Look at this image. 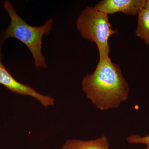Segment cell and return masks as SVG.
<instances>
[{
	"instance_id": "cell-6",
	"label": "cell",
	"mask_w": 149,
	"mask_h": 149,
	"mask_svg": "<svg viewBox=\"0 0 149 149\" xmlns=\"http://www.w3.org/2000/svg\"><path fill=\"white\" fill-rule=\"evenodd\" d=\"M107 137L102 136L95 140L83 141L68 139L63 145L62 149H109Z\"/></svg>"
},
{
	"instance_id": "cell-7",
	"label": "cell",
	"mask_w": 149,
	"mask_h": 149,
	"mask_svg": "<svg viewBox=\"0 0 149 149\" xmlns=\"http://www.w3.org/2000/svg\"><path fill=\"white\" fill-rule=\"evenodd\" d=\"M138 15L136 36L149 45V10L144 8L139 12Z\"/></svg>"
},
{
	"instance_id": "cell-4",
	"label": "cell",
	"mask_w": 149,
	"mask_h": 149,
	"mask_svg": "<svg viewBox=\"0 0 149 149\" xmlns=\"http://www.w3.org/2000/svg\"><path fill=\"white\" fill-rule=\"evenodd\" d=\"M0 42V84L13 93L32 97L38 100L43 106H52L54 104L55 99L49 95H45L28 85L17 81L3 64L2 46Z\"/></svg>"
},
{
	"instance_id": "cell-2",
	"label": "cell",
	"mask_w": 149,
	"mask_h": 149,
	"mask_svg": "<svg viewBox=\"0 0 149 149\" xmlns=\"http://www.w3.org/2000/svg\"><path fill=\"white\" fill-rule=\"evenodd\" d=\"M3 7L9 15L10 22L1 35V42L10 38L19 40L31 52L36 68H47L45 58L42 53V42L44 36L50 33L53 24V19H49L41 26H33L27 24L18 15L9 1H5Z\"/></svg>"
},
{
	"instance_id": "cell-8",
	"label": "cell",
	"mask_w": 149,
	"mask_h": 149,
	"mask_svg": "<svg viewBox=\"0 0 149 149\" xmlns=\"http://www.w3.org/2000/svg\"><path fill=\"white\" fill-rule=\"evenodd\" d=\"M127 142L132 144H143L146 146L145 149H149V135L141 136L139 134H133L128 136Z\"/></svg>"
},
{
	"instance_id": "cell-3",
	"label": "cell",
	"mask_w": 149,
	"mask_h": 149,
	"mask_svg": "<svg viewBox=\"0 0 149 149\" xmlns=\"http://www.w3.org/2000/svg\"><path fill=\"white\" fill-rule=\"evenodd\" d=\"M76 26L83 38L96 44L99 61L109 57L111 48L109 40L111 36L118 32L112 28L109 15L94 6H89L84 9L77 17Z\"/></svg>"
},
{
	"instance_id": "cell-9",
	"label": "cell",
	"mask_w": 149,
	"mask_h": 149,
	"mask_svg": "<svg viewBox=\"0 0 149 149\" xmlns=\"http://www.w3.org/2000/svg\"><path fill=\"white\" fill-rule=\"evenodd\" d=\"M145 8H146L149 10V0H146Z\"/></svg>"
},
{
	"instance_id": "cell-5",
	"label": "cell",
	"mask_w": 149,
	"mask_h": 149,
	"mask_svg": "<svg viewBox=\"0 0 149 149\" xmlns=\"http://www.w3.org/2000/svg\"><path fill=\"white\" fill-rule=\"evenodd\" d=\"M146 0H102L95 8L108 15L122 13L130 15H138L145 8Z\"/></svg>"
},
{
	"instance_id": "cell-1",
	"label": "cell",
	"mask_w": 149,
	"mask_h": 149,
	"mask_svg": "<svg viewBox=\"0 0 149 149\" xmlns=\"http://www.w3.org/2000/svg\"><path fill=\"white\" fill-rule=\"evenodd\" d=\"M81 85L87 98L101 111L118 107L130 93L120 67L109 57L99 61L93 72L83 77Z\"/></svg>"
}]
</instances>
